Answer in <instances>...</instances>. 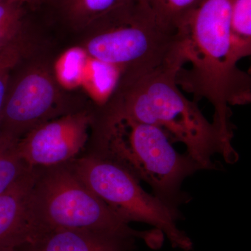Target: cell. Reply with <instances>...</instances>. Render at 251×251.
Here are the masks:
<instances>
[{
    "mask_svg": "<svg viewBox=\"0 0 251 251\" xmlns=\"http://www.w3.org/2000/svg\"><path fill=\"white\" fill-rule=\"evenodd\" d=\"M185 65L182 52L161 67L137 76L120 78L105 109L161 129L171 143L186 147V154L202 170H220L213 158L224 157L233 164L239 155L209 122L197 101L181 93L176 75Z\"/></svg>",
    "mask_w": 251,
    "mask_h": 251,
    "instance_id": "obj_1",
    "label": "cell"
},
{
    "mask_svg": "<svg viewBox=\"0 0 251 251\" xmlns=\"http://www.w3.org/2000/svg\"><path fill=\"white\" fill-rule=\"evenodd\" d=\"M234 0H202L189 15L179 32L181 48L188 69L181 68L176 82L206 99L214 108L213 124L232 143L233 127L229 105H245L251 99V77L237 67L231 34Z\"/></svg>",
    "mask_w": 251,
    "mask_h": 251,
    "instance_id": "obj_2",
    "label": "cell"
},
{
    "mask_svg": "<svg viewBox=\"0 0 251 251\" xmlns=\"http://www.w3.org/2000/svg\"><path fill=\"white\" fill-rule=\"evenodd\" d=\"M92 153L116 163L137 181L150 185L153 195L174 210L193 198L183 182L201 167L186 153L175 150L167 135L153 126L105 109L96 116Z\"/></svg>",
    "mask_w": 251,
    "mask_h": 251,
    "instance_id": "obj_3",
    "label": "cell"
},
{
    "mask_svg": "<svg viewBox=\"0 0 251 251\" xmlns=\"http://www.w3.org/2000/svg\"><path fill=\"white\" fill-rule=\"evenodd\" d=\"M87 29L85 52L115 69L119 79L151 72L181 52L179 33L163 25L146 0L115 10Z\"/></svg>",
    "mask_w": 251,
    "mask_h": 251,
    "instance_id": "obj_4",
    "label": "cell"
},
{
    "mask_svg": "<svg viewBox=\"0 0 251 251\" xmlns=\"http://www.w3.org/2000/svg\"><path fill=\"white\" fill-rule=\"evenodd\" d=\"M34 221L44 232L85 229L143 240L160 249L164 235L156 229L136 230L115 215L77 176L70 163L38 168L31 197Z\"/></svg>",
    "mask_w": 251,
    "mask_h": 251,
    "instance_id": "obj_5",
    "label": "cell"
},
{
    "mask_svg": "<svg viewBox=\"0 0 251 251\" xmlns=\"http://www.w3.org/2000/svg\"><path fill=\"white\" fill-rule=\"evenodd\" d=\"M71 165L84 184L126 224L150 225L166 236L175 249L193 250L191 238L176 225L184 219L181 211L146 192L121 166L92 153L75 158Z\"/></svg>",
    "mask_w": 251,
    "mask_h": 251,
    "instance_id": "obj_6",
    "label": "cell"
},
{
    "mask_svg": "<svg viewBox=\"0 0 251 251\" xmlns=\"http://www.w3.org/2000/svg\"><path fill=\"white\" fill-rule=\"evenodd\" d=\"M64 114L52 74L46 68L32 67L10 81L0 115V134L18 140L38 126Z\"/></svg>",
    "mask_w": 251,
    "mask_h": 251,
    "instance_id": "obj_7",
    "label": "cell"
},
{
    "mask_svg": "<svg viewBox=\"0 0 251 251\" xmlns=\"http://www.w3.org/2000/svg\"><path fill=\"white\" fill-rule=\"evenodd\" d=\"M94 117L92 112L81 110L41 124L18 140V152L31 168L70 163L85 148Z\"/></svg>",
    "mask_w": 251,
    "mask_h": 251,
    "instance_id": "obj_8",
    "label": "cell"
},
{
    "mask_svg": "<svg viewBox=\"0 0 251 251\" xmlns=\"http://www.w3.org/2000/svg\"><path fill=\"white\" fill-rule=\"evenodd\" d=\"M37 175L38 168H30L0 194V249H20L45 233L31 210Z\"/></svg>",
    "mask_w": 251,
    "mask_h": 251,
    "instance_id": "obj_9",
    "label": "cell"
},
{
    "mask_svg": "<svg viewBox=\"0 0 251 251\" xmlns=\"http://www.w3.org/2000/svg\"><path fill=\"white\" fill-rule=\"evenodd\" d=\"M133 237L85 229H58L43 234L21 251H133Z\"/></svg>",
    "mask_w": 251,
    "mask_h": 251,
    "instance_id": "obj_10",
    "label": "cell"
},
{
    "mask_svg": "<svg viewBox=\"0 0 251 251\" xmlns=\"http://www.w3.org/2000/svg\"><path fill=\"white\" fill-rule=\"evenodd\" d=\"M61 12L73 27L87 29L115 10L140 0H55Z\"/></svg>",
    "mask_w": 251,
    "mask_h": 251,
    "instance_id": "obj_11",
    "label": "cell"
},
{
    "mask_svg": "<svg viewBox=\"0 0 251 251\" xmlns=\"http://www.w3.org/2000/svg\"><path fill=\"white\" fill-rule=\"evenodd\" d=\"M230 26L232 43L241 60L251 52V0H234Z\"/></svg>",
    "mask_w": 251,
    "mask_h": 251,
    "instance_id": "obj_12",
    "label": "cell"
},
{
    "mask_svg": "<svg viewBox=\"0 0 251 251\" xmlns=\"http://www.w3.org/2000/svg\"><path fill=\"white\" fill-rule=\"evenodd\" d=\"M202 0H146L160 22L179 33L189 15Z\"/></svg>",
    "mask_w": 251,
    "mask_h": 251,
    "instance_id": "obj_13",
    "label": "cell"
},
{
    "mask_svg": "<svg viewBox=\"0 0 251 251\" xmlns=\"http://www.w3.org/2000/svg\"><path fill=\"white\" fill-rule=\"evenodd\" d=\"M17 142L0 134V194L31 168L20 156Z\"/></svg>",
    "mask_w": 251,
    "mask_h": 251,
    "instance_id": "obj_14",
    "label": "cell"
},
{
    "mask_svg": "<svg viewBox=\"0 0 251 251\" xmlns=\"http://www.w3.org/2000/svg\"><path fill=\"white\" fill-rule=\"evenodd\" d=\"M26 5L14 1L0 3V48L19 39Z\"/></svg>",
    "mask_w": 251,
    "mask_h": 251,
    "instance_id": "obj_15",
    "label": "cell"
},
{
    "mask_svg": "<svg viewBox=\"0 0 251 251\" xmlns=\"http://www.w3.org/2000/svg\"><path fill=\"white\" fill-rule=\"evenodd\" d=\"M23 52V44L20 38L0 48V115L11 80V73L21 60Z\"/></svg>",
    "mask_w": 251,
    "mask_h": 251,
    "instance_id": "obj_16",
    "label": "cell"
},
{
    "mask_svg": "<svg viewBox=\"0 0 251 251\" xmlns=\"http://www.w3.org/2000/svg\"><path fill=\"white\" fill-rule=\"evenodd\" d=\"M43 0H0V3L6 2V1H14V2L22 3V4L26 5H36L39 4Z\"/></svg>",
    "mask_w": 251,
    "mask_h": 251,
    "instance_id": "obj_17",
    "label": "cell"
},
{
    "mask_svg": "<svg viewBox=\"0 0 251 251\" xmlns=\"http://www.w3.org/2000/svg\"><path fill=\"white\" fill-rule=\"evenodd\" d=\"M0 251H21L18 249H0Z\"/></svg>",
    "mask_w": 251,
    "mask_h": 251,
    "instance_id": "obj_18",
    "label": "cell"
}]
</instances>
